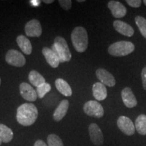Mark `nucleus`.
<instances>
[{
  "instance_id": "obj_1",
  "label": "nucleus",
  "mask_w": 146,
  "mask_h": 146,
  "mask_svg": "<svg viewBox=\"0 0 146 146\" xmlns=\"http://www.w3.org/2000/svg\"><path fill=\"white\" fill-rule=\"evenodd\" d=\"M38 117V110L33 104L25 103L17 109L16 120L18 123L25 127L32 125Z\"/></svg>"
},
{
  "instance_id": "obj_2",
  "label": "nucleus",
  "mask_w": 146,
  "mask_h": 146,
  "mask_svg": "<svg viewBox=\"0 0 146 146\" xmlns=\"http://www.w3.org/2000/svg\"><path fill=\"white\" fill-rule=\"evenodd\" d=\"M71 40L76 52L82 53L86 51L88 47V35L85 28L82 27L74 28L71 34Z\"/></svg>"
},
{
  "instance_id": "obj_3",
  "label": "nucleus",
  "mask_w": 146,
  "mask_h": 146,
  "mask_svg": "<svg viewBox=\"0 0 146 146\" xmlns=\"http://www.w3.org/2000/svg\"><path fill=\"white\" fill-rule=\"evenodd\" d=\"M52 50L57 55L60 62H66L71 60L72 54L69 50L66 41L62 36H58L55 38Z\"/></svg>"
},
{
  "instance_id": "obj_4",
  "label": "nucleus",
  "mask_w": 146,
  "mask_h": 146,
  "mask_svg": "<svg viewBox=\"0 0 146 146\" xmlns=\"http://www.w3.org/2000/svg\"><path fill=\"white\" fill-rule=\"evenodd\" d=\"M135 50V45L130 41H120L112 43L108 47V53L115 57H123Z\"/></svg>"
},
{
  "instance_id": "obj_5",
  "label": "nucleus",
  "mask_w": 146,
  "mask_h": 146,
  "mask_svg": "<svg viewBox=\"0 0 146 146\" xmlns=\"http://www.w3.org/2000/svg\"><path fill=\"white\" fill-rule=\"evenodd\" d=\"M83 110L85 114L91 117L102 118L104 114V108L99 102L94 100L87 102L83 106Z\"/></svg>"
},
{
  "instance_id": "obj_6",
  "label": "nucleus",
  "mask_w": 146,
  "mask_h": 146,
  "mask_svg": "<svg viewBox=\"0 0 146 146\" xmlns=\"http://www.w3.org/2000/svg\"><path fill=\"white\" fill-rule=\"evenodd\" d=\"M5 61L8 64L16 67H22L26 63L25 56L15 50H10L5 54Z\"/></svg>"
},
{
  "instance_id": "obj_7",
  "label": "nucleus",
  "mask_w": 146,
  "mask_h": 146,
  "mask_svg": "<svg viewBox=\"0 0 146 146\" xmlns=\"http://www.w3.org/2000/svg\"><path fill=\"white\" fill-rule=\"evenodd\" d=\"M117 125L119 129L128 136L133 135L135 133V125L130 118L125 116H121L118 118Z\"/></svg>"
},
{
  "instance_id": "obj_8",
  "label": "nucleus",
  "mask_w": 146,
  "mask_h": 146,
  "mask_svg": "<svg viewBox=\"0 0 146 146\" xmlns=\"http://www.w3.org/2000/svg\"><path fill=\"white\" fill-rule=\"evenodd\" d=\"M89 133L92 143L97 146L104 143V136L99 126L96 123H91L89 126Z\"/></svg>"
},
{
  "instance_id": "obj_9",
  "label": "nucleus",
  "mask_w": 146,
  "mask_h": 146,
  "mask_svg": "<svg viewBox=\"0 0 146 146\" xmlns=\"http://www.w3.org/2000/svg\"><path fill=\"white\" fill-rule=\"evenodd\" d=\"M25 33L28 36H39L42 34V28L40 22L36 19H33L25 25Z\"/></svg>"
},
{
  "instance_id": "obj_10",
  "label": "nucleus",
  "mask_w": 146,
  "mask_h": 146,
  "mask_svg": "<svg viewBox=\"0 0 146 146\" xmlns=\"http://www.w3.org/2000/svg\"><path fill=\"white\" fill-rule=\"evenodd\" d=\"M96 76L100 83L108 87H114L116 85V80L111 73L104 68H98L96 70Z\"/></svg>"
},
{
  "instance_id": "obj_11",
  "label": "nucleus",
  "mask_w": 146,
  "mask_h": 146,
  "mask_svg": "<svg viewBox=\"0 0 146 146\" xmlns=\"http://www.w3.org/2000/svg\"><path fill=\"white\" fill-rule=\"evenodd\" d=\"M108 7L112 12V16L116 18H121L127 14V8L119 1H110Z\"/></svg>"
},
{
  "instance_id": "obj_12",
  "label": "nucleus",
  "mask_w": 146,
  "mask_h": 146,
  "mask_svg": "<svg viewBox=\"0 0 146 146\" xmlns=\"http://www.w3.org/2000/svg\"><path fill=\"white\" fill-rule=\"evenodd\" d=\"M19 89L21 95L25 100L29 102L36 101L37 94H36V91L29 84L22 83L20 85Z\"/></svg>"
},
{
  "instance_id": "obj_13",
  "label": "nucleus",
  "mask_w": 146,
  "mask_h": 146,
  "mask_svg": "<svg viewBox=\"0 0 146 146\" xmlns=\"http://www.w3.org/2000/svg\"><path fill=\"white\" fill-rule=\"evenodd\" d=\"M121 97L123 103L127 108H132L137 105L135 96L133 94L132 90L129 87H126L121 92Z\"/></svg>"
},
{
  "instance_id": "obj_14",
  "label": "nucleus",
  "mask_w": 146,
  "mask_h": 146,
  "mask_svg": "<svg viewBox=\"0 0 146 146\" xmlns=\"http://www.w3.org/2000/svg\"><path fill=\"white\" fill-rule=\"evenodd\" d=\"M113 26L116 31L123 35L130 37L134 34V30H133V27L123 21L116 20L113 23Z\"/></svg>"
},
{
  "instance_id": "obj_15",
  "label": "nucleus",
  "mask_w": 146,
  "mask_h": 146,
  "mask_svg": "<svg viewBox=\"0 0 146 146\" xmlns=\"http://www.w3.org/2000/svg\"><path fill=\"white\" fill-rule=\"evenodd\" d=\"M42 53H43L47 62L52 68H58L59 64L60 63V60L57 55L55 54L52 49L48 48V47H44L42 50Z\"/></svg>"
},
{
  "instance_id": "obj_16",
  "label": "nucleus",
  "mask_w": 146,
  "mask_h": 146,
  "mask_svg": "<svg viewBox=\"0 0 146 146\" xmlns=\"http://www.w3.org/2000/svg\"><path fill=\"white\" fill-rule=\"evenodd\" d=\"M69 108V102L67 100H63L58 106L57 108L54 111L53 117L56 122H59L66 114Z\"/></svg>"
},
{
  "instance_id": "obj_17",
  "label": "nucleus",
  "mask_w": 146,
  "mask_h": 146,
  "mask_svg": "<svg viewBox=\"0 0 146 146\" xmlns=\"http://www.w3.org/2000/svg\"><path fill=\"white\" fill-rule=\"evenodd\" d=\"M92 91L94 97L98 101H103L107 98V89L105 85L98 82L94 84L92 87Z\"/></svg>"
},
{
  "instance_id": "obj_18",
  "label": "nucleus",
  "mask_w": 146,
  "mask_h": 146,
  "mask_svg": "<svg viewBox=\"0 0 146 146\" xmlns=\"http://www.w3.org/2000/svg\"><path fill=\"white\" fill-rule=\"evenodd\" d=\"M55 85L56 89L60 94L64 96L70 97L72 96V91L69 84L62 78H57L55 81Z\"/></svg>"
},
{
  "instance_id": "obj_19",
  "label": "nucleus",
  "mask_w": 146,
  "mask_h": 146,
  "mask_svg": "<svg viewBox=\"0 0 146 146\" xmlns=\"http://www.w3.org/2000/svg\"><path fill=\"white\" fill-rule=\"evenodd\" d=\"M16 42L24 54L30 55L32 53V45L30 40L24 35H19L16 38Z\"/></svg>"
},
{
  "instance_id": "obj_20",
  "label": "nucleus",
  "mask_w": 146,
  "mask_h": 146,
  "mask_svg": "<svg viewBox=\"0 0 146 146\" xmlns=\"http://www.w3.org/2000/svg\"><path fill=\"white\" fill-rule=\"evenodd\" d=\"M14 133L10 128L3 124H0V139L3 143H8L12 140Z\"/></svg>"
},
{
  "instance_id": "obj_21",
  "label": "nucleus",
  "mask_w": 146,
  "mask_h": 146,
  "mask_svg": "<svg viewBox=\"0 0 146 146\" xmlns=\"http://www.w3.org/2000/svg\"><path fill=\"white\" fill-rule=\"evenodd\" d=\"M29 80L30 83L36 87H39L40 85L46 83L45 78L36 70H32L29 72Z\"/></svg>"
},
{
  "instance_id": "obj_22",
  "label": "nucleus",
  "mask_w": 146,
  "mask_h": 146,
  "mask_svg": "<svg viewBox=\"0 0 146 146\" xmlns=\"http://www.w3.org/2000/svg\"><path fill=\"white\" fill-rule=\"evenodd\" d=\"M135 129L137 132L142 135H146V115L141 114L136 118Z\"/></svg>"
},
{
  "instance_id": "obj_23",
  "label": "nucleus",
  "mask_w": 146,
  "mask_h": 146,
  "mask_svg": "<svg viewBox=\"0 0 146 146\" xmlns=\"http://www.w3.org/2000/svg\"><path fill=\"white\" fill-rule=\"evenodd\" d=\"M135 21L140 33L146 39V19L141 16H137L135 18Z\"/></svg>"
},
{
  "instance_id": "obj_24",
  "label": "nucleus",
  "mask_w": 146,
  "mask_h": 146,
  "mask_svg": "<svg viewBox=\"0 0 146 146\" xmlns=\"http://www.w3.org/2000/svg\"><path fill=\"white\" fill-rule=\"evenodd\" d=\"M48 146H64L63 142L59 136L56 134H50L47 137Z\"/></svg>"
},
{
  "instance_id": "obj_25",
  "label": "nucleus",
  "mask_w": 146,
  "mask_h": 146,
  "mask_svg": "<svg viewBox=\"0 0 146 146\" xmlns=\"http://www.w3.org/2000/svg\"><path fill=\"white\" fill-rule=\"evenodd\" d=\"M51 89H52V87H51L50 84L47 83H45L43 85H40L39 87H36V94H37V96L39 97L40 99H41L49 91H51Z\"/></svg>"
},
{
  "instance_id": "obj_26",
  "label": "nucleus",
  "mask_w": 146,
  "mask_h": 146,
  "mask_svg": "<svg viewBox=\"0 0 146 146\" xmlns=\"http://www.w3.org/2000/svg\"><path fill=\"white\" fill-rule=\"evenodd\" d=\"M58 2L62 8L65 10H69L72 6V1L70 0H59Z\"/></svg>"
},
{
  "instance_id": "obj_27",
  "label": "nucleus",
  "mask_w": 146,
  "mask_h": 146,
  "mask_svg": "<svg viewBox=\"0 0 146 146\" xmlns=\"http://www.w3.org/2000/svg\"><path fill=\"white\" fill-rule=\"evenodd\" d=\"M126 2L133 8H139L141 5V0H127Z\"/></svg>"
},
{
  "instance_id": "obj_28",
  "label": "nucleus",
  "mask_w": 146,
  "mask_h": 146,
  "mask_svg": "<svg viewBox=\"0 0 146 146\" xmlns=\"http://www.w3.org/2000/svg\"><path fill=\"white\" fill-rule=\"evenodd\" d=\"M141 78L143 89L146 91V66L144 67L141 71Z\"/></svg>"
},
{
  "instance_id": "obj_29",
  "label": "nucleus",
  "mask_w": 146,
  "mask_h": 146,
  "mask_svg": "<svg viewBox=\"0 0 146 146\" xmlns=\"http://www.w3.org/2000/svg\"><path fill=\"white\" fill-rule=\"evenodd\" d=\"M34 146H48L46 143H45L43 140L38 139L37 141H35V143L34 144Z\"/></svg>"
},
{
  "instance_id": "obj_30",
  "label": "nucleus",
  "mask_w": 146,
  "mask_h": 146,
  "mask_svg": "<svg viewBox=\"0 0 146 146\" xmlns=\"http://www.w3.org/2000/svg\"><path fill=\"white\" fill-rule=\"evenodd\" d=\"M31 3L32 5H38L39 4L40 1H31Z\"/></svg>"
},
{
  "instance_id": "obj_31",
  "label": "nucleus",
  "mask_w": 146,
  "mask_h": 146,
  "mask_svg": "<svg viewBox=\"0 0 146 146\" xmlns=\"http://www.w3.org/2000/svg\"><path fill=\"white\" fill-rule=\"evenodd\" d=\"M43 2L45 3H52L54 2V0H43Z\"/></svg>"
},
{
  "instance_id": "obj_32",
  "label": "nucleus",
  "mask_w": 146,
  "mask_h": 146,
  "mask_svg": "<svg viewBox=\"0 0 146 146\" xmlns=\"http://www.w3.org/2000/svg\"><path fill=\"white\" fill-rule=\"evenodd\" d=\"M85 0H77V2H84Z\"/></svg>"
},
{
  "instance_id": "obj_33",
  "label": "nucleus",
  "mask_w": 146,
  "mask_h": 146,
  "mask_svg": "<svg viewBox=\"0 0 146 146\" xmlns=\"http://www.w3.org/2000/svg\"><path fill=\"white\" fill-rule=\"evenodd\" d=\"M143 3H144V4H145V5H146V0H144Z\"/></svg>"
},
{
  "instance_id": "obj_34",
  "label": "nucleus",
  "mask_w": 146,
  "mask_h": 146,
  "mask_svg": "<svg viewBox=\"0 0 146 146\" xmlns=\"http://www.w3.org/2000/svg\"><path fill=\"white\" fill-rule=\"evenodd\" d=\"M3 143V142H2V141H1V139H0V145H1V143Z\"/></svg>"
},
{
  "instance_id": "obj_35",
  "label": "nucleus",
  "mask_w": 146,
  "mask_h": 146,
  "mask_svg": "<svg viewBox=\"0 0 146 146\" xmlns=\"http://www.w3.org/2000/svg\"><path fill=\"white\" fill-rule=\"evenodd\" d=\"M1 78H0V85H1Z\"/></svg>"
}]
</instances>
